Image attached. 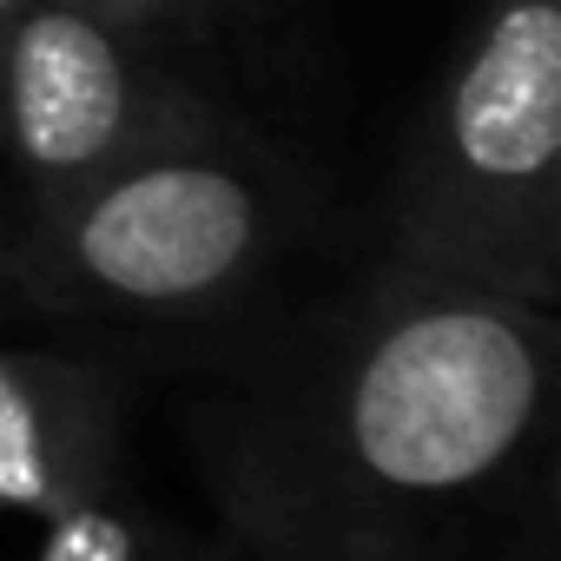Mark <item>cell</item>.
Masks as SVG:
<instances>
[{
  "mask_svg": "<svg viewBox=\"0 0 561 561\" xmlns=\"http://www.w3.org/2000/svg\"><path fill=\"white\" fill-rule=\"evenodd\" d=\"M21 8H27V0H0V47H8V34H14V21H21Z\"/></svg>",
  "mask_w": 561,
  "mask_h": 561,
  "instance_id": "cell-9",
  "label": "cell"
},
{
  "mask_svg": "<svg viewBox=\"0 0 561 561\" xmlns=\"http://www.w3.org/2000/svg\"><path fill=\"white\" fill-rule=\"evenodd\" d=\"M0 305H27V291H21V264H14V231H8V218H0Z\"/></svg>",
  "mask_w": 561,
  "mask_h": 561,
  "instance_id": "cell-8",
  "label": "cell"
},
{
  "mask_svg": "<svg viewBox=\"0 0 561 561\" xmlns=\"http://www.w3.org/2000/svg\"><path fill=\"white\" fill-rule=\"evenodd\" d=\"M271 238L264 179L205 133H172L41 198L14 264L27 305L60 318H198L251 285Z\"/></svg>",
  "mask_w": 561,
  "mask_h": 561,
  "instance_id": "cell-3",
  "label": "cell"
},
{
  "mask_svg": "<svg viewBox=\"0 0 561 561\" xmlns=\"http://www.w3.org/2000/svg\"><path fill=\"white\" fill-rule=\"evenodd\" d=\"M133 383L100 357L0 351V508L54 522L126 482Z\"/></svg>",
  "mask_w": 561,
  "mask_h": 561,
  "instance_id": "cell-5",
  "label": "cell"
},
{
  "mask_svg": "<svg viewBox=\"0 0 561 561\" xmlns=\"http://www.w3.org/2000/svg\"><path fill=\"white\" fill-rule=\"evenodd\" d=\"M383 271L561 298V0L482 8L403 159Z\"/></svg>",
  "mask_w": 561,
  "mask_h": 561,
  "instance_id": "cell-2",
  "label": "cell"
},
{
  "mask_svg": "<svg viewBox=\"0 0 561 561\" xmlns=\"http://www.w3.org/2000/svg\"><path fill=\"white\" fill-rule=\"evenodd\" d=\"M73 8L100 14L106 27H146L152 14H165V8H172V0H73Z\"/></svg>",
  "mask_w": 561,
  "mask_h": 561,
  "instance_id": "cell-7",
  "label": "cell"
},
{
  "mask_svg": "<svg viewBox=\"0 0 561 561\" xmlns=\"http://www.w3.org/2000/svg\"><path fill=\"white\" fill-rule=\"evenodd\" d=\"M554 305L377 271V285L185 410L238 561H469L541 436Z\"/></svg>",
  "mask_w": 561,
  "mask_h": 561,
  "instance_id": "cell-1",
  "label": "cell"
},
{
  "mask_svg": "<svg viewBox=\"0 0 561 561\" xmlns=\"http://www.w3.org/2000/svg\"><path fill=\"white\" fill-rule=\"evenodd\" d=\"M34 561H238L225 528H192L165 515L159 502L126 495V482L100 502H80L47 522V541Z\"/></svg>",
  "mask_w": 561,
  "mask_h": 561,
  "instance_id": "cell-6",
  "label": "cell"
},
{
  "mask_svg": "<svg viewBox=\"0 0 561 561\" xmlns=\"http://www.w3.org/2000/svg\"><path fill=\"white\" fill-rule=\"evenodd\" d=\"M172 133L192 126L133 67L119 27L73 0H27L0 47V146L21 165L34 205L113 172Z\"/></svg>",
  "mask_w": 561,
  "mask_h": 561,
  "instance_id": "cell-4",
  "label": "cell"
}]
</instances>
